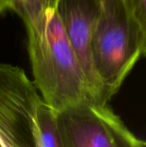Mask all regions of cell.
<instances>
[{
    "instance_id": "1",
    "label": "cell",
    "mask_w": 146,
    "mask_h": 147,
    "mask_svg": "<svg viewBox=\"0 0 146 147\" xmlns=\"http://www.w3.org/2000/svg\"><path fill=\"white\" fill-rule=\"evenodd\" d=\"M34 82L43 100L57 111L98 102L68 39L57 7L26 28Z\"/></svg>"
},
{
    "instance_id": "2",
    "label": "cell",
    "mask_w": 146,
    "mask_h": 147,
    "mask_svg": "<svg viewBox=\"0 0 146 147\" xmlns=\"http://www.w3.org/2000/svg\"><path fill=\"white\" fill-rule=\"evenodd\" d=\"M96 6L93 53L110 100L143 56L145 33L125 0H96Z\"/></svg>"
},
{
    "instance_id": "3",
    "label": "cell",
    "mask_w": 146,
    "mask_h": 147,
    "mask_svg": "<svg viewBox=\"0 0 146 147\" xmlns=\"http://www.w3.org/2000/svg\"><path fill=\"white\" fill-rule=\"evenodd\" d=\"M25 71L0 63V146L35 147L37 112L44 102Z\"/></svg>"
},
{
    "instance_id": "4",
    "label": "cell",
    "mask_w": 146,
    "mask_h": 147,
    "mask_svg": "<svg viewBox=\"0 0 146 147\" xmlns=\"http://www.w3.org/2000/svg\"><path fill=\"white\" fill-rule=\"evenodd\" d=\"M64 147H144L107 103L88 102L58 111Z\"/></svg>"
},
{
    "instance_id": "5",
    "label": "cell",
    "mask_w": 146,
    "mask_h": 147,
    "mask_svg": "<svg viewBox=\"0 0 146 147\" xmlns=\"http://www.w3.org/2000/svg\"><path fill=\"white\" fill-rule=\"evenodd\" d=\"M57 8L68 39L96 97L100 102L107 103L109 99L96 68L93 53L96 0H59Z\"/></svg>"
},
{
    "instance_id": "6",
    "label": "cell",
    "mask_w": 146,
    "mask_h": 147,
    "mask_svg": "<svg viewBox=\"0 0 146 147\" xmlns=\"http://www.w3.org/2000/svg\"><path fill=\"white\" fill-rule=\"evenodd\" d=\"M35 147H64L58 111L45 101L40 106L34 126Z\"/></svg>"
},
{
    "instance_id": "7",
    "label": "cell",
    "mask_w": 146,
    "mask_h": 147,
    "mask_svg": "<svg viewBox=\"0 0 146 147\" xmlns=\"http://www.w3.org/2000/svg\"><path fill=\"white\" fill-rule=\"evenodd\" d=\"M53 7H57V0H9V9L22 20L26 28L39 22Z\"/></svg>"
},
{
    "instance_id": "8",
    "label": "cell",
    "mask_w": 146,
    "mask_h": 147,
    "mask_svg": "<svg viewBox=\"0 0 146 147\" xmlns=\"http://www.w3.org/2000/svg\"><path fill=\"white\" fill-rule=\"evenodd\" d=\"M132 14L140 25L144 33L146 32V0H125Z\"/></svg>"
},
{
    "instance_id": "9",
    "label": "cell",
    "mask_w": 146,
    "mask_h": 147,
    "mask_svg": "<svg viewBox=\"0 0 146 147\" xmlns=\"http://www.w3.org/2000/svg\"><path fill=\"white\" fill-rule=\"evenodd\" d=\"M6 9H9V0H0V14Z\"/></svg>"
},
{
    "instance_id": "10",
    "label": "cell",
    "mask_w": 146,
    "mask_h": 147,
    "mask_svg": "<svg viewBox=\"0 0 146 147\" xmlns=\"http://www.w3.org/2000/svg\"><path fill=\"white\" fill-rule=\"evenodd\" d=\"M143 56L146 57V32L144 36V43H143Z\"/></svg>"
},
{
    "instance_id": "11",
    "label": "cell",
    "mask_w": 146,
    "mask_h": 147,
    "mask_svg": "<svg viewBox=\"0 0 146 147\" xmlns=\"http://www.w3.org/2000/svg\"><path fill=\"white\" fill-rule=\"evenodd\" d=\"M59 0H57V5H58V3H59Z\"/></svg>"
},
{
    "instance_id": "12",
    "label": "cell",
    "mask_w": 146,
    "mask_h": 147,
    "mask_svg": "<svg viewBox=\"0 0 146 147\" xmlns=\"http://www.w3.org/2000/svg\"><path fill=\"white\" fill-rule=\"evenodd\" d=\"M145 146H146V141H145Z\"/></svg>"
}]
</instances>
